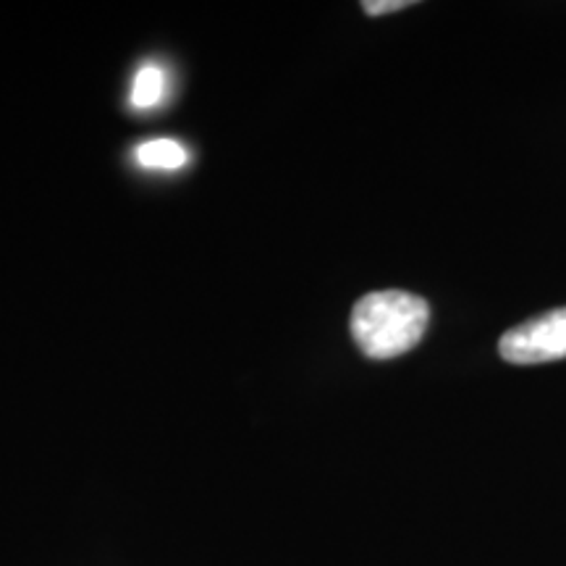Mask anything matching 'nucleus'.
<instances>
[{
  "mask_svg": "<svg viewBox=\"0 0 566 566\" xmlns=\"http://www.w3.org/2000/svg\"><path fill=\"white\" fill-rule=\"evenodd\" d=\"M428 323V302L399 289L367 294L352 310V336L370 359H394L415 349Z\"/></svg>",
  "mask_w": 566,
  "mask_h": 566,
  "instance_id": "f257e3e1",
  "label": "nucleus"
},
{
  "mask_svg": "<svg viewBox=\"0 0 566 566\" xmlns=\"http://www.w3.org/2000/svg\"><path fill=\"white\" fill-rule=\"evenodd\" d=\"M499 352L512 365H541L566 359V307L509 328Z\"/></svg>",
  "mask_w": 566,
  "mask_h": 566,
  "instance_id": "f03ea898",
  "label": "nucleus"
},
{
  "mask_svg": "<svg viewBox=\"0 0 566 566\" xmlns=\"http://www.w3.org/2000/svg\"><path fill=\"white\" fill-rule=\"evenodd\" d=\"M134 158H137L139 166L145 168H160V171H176V168L187 166L189 153L181 142L176 139H150L142 142V145L134 150Z\"/></svg>",
  "mask_w": 566,
  "mask_h": 566,
  "instance_id": "7ed1b4c3",
  "label": "nucleus"
},
{
  "mask_svg": "<svg viewBox=\"0 0 566 566\" xmlns=\"http://www.w3.org/2000/svg\"><path fill=\"white\" fill-rule=\"evenodd\" d=\"M166 97V71L160 66H142L132 82V108L153 111Z\"/></svg>",
  "mask_w": 566,
  "mask_h": 566,
  "instance_id": "20e7f679",
  "label": "nucleus"
},
{
  "mask_svg": "<svg viewBox=\"0 0 566 566\" xmlns=\"http://www.w3.org/2000/svg\"><path fill=\"white\" fill-rule=\"evenodd\" d=\"M407 6H412V0H367V3H363V9L367 17H380V13L407 9Z\"/></svg>",
  "mask_w": 566,
  "mask_h": 566,
  "instance_id": "39448f33",
  "label": "nucleus"
}]
</instances>
